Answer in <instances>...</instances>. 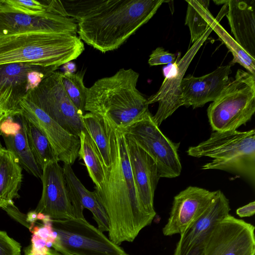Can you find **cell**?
I'll return each instance as SVG.
<instances>
[{
	"label": "cell",
	"instance_id": "d590c367",
	"mask_svg": "<svg viewBox=\"0 0 255 255\" xmlns=\"http://www.w3.org/2000/svg\"><path fill=\"white\" fill-rule=\"evenodd\" d=\"M255 213V201L251 202L244 206L240 207L236 210V214L241 218L251 217L253 216Z\"/></svg>",
	"mask_w": 255,
	"mask_h": 255
},
{
	"label": "cell",
	"instance_id": "e575fe53",
	"mask_svg": "<svg viewBox=\"0 0 255 255\" xmlns=\"http://www.w3.org/2000/svg\"><path fill=\"white\" fill-rule=\"evenodd\" d=\"M4 210L12 218L20 222L28 229L29 228V225L26 222V215L20 212L14 205L9 206Z\"/></svg>",
	"mask_w": 255,
	"mask_h": 255
},
{
	"label": "cell",
	"instance_id": "6da1fadb",
	"mask_svg": "<svg viewBox=\"0 0 255 255\" xmlns=\"http://www.w3.org/2000/svg\"><path fill=\"white\" fill-rule=\"evenodd\" d=\"M164 0H59V14L77 22L79 38L105 53L119 48Z\"/></svg>",
	"mask_w": 255,
	"mask_h": 255
},
{
	"label": "cell",
	"instance_id": "f546056e",
	"mask_svg": "<svg viewBox=\"0 0 255 255\" xmlns=\"http://www.w3.org/2000/svg\"><path fill=\"white\" fill-rule=\"evenodd\" d=\"M0 11L29 15H42L51 11L50 10L49 0H0Z\"/></svg>",
	"mask_w": 255,
	"mask_h": 255
},
{
	"label": "cell",
	"instance_id": "7c38bea8",
	"mask_svg": "<svg viewBox=\"0 0 255 255\" xmlns=\"http://www.w3.org/2000/svg\"><path fill=\"white\" fill-rule=\"evenodd\" d=\"M230 210L229 200L218 190L208 208L180 235L173 255H204L216 225Z\"/></svg>",
	"mask_w": 255,
	"mask_h": 255
},
{
	"label": "cell",
	"instance_id": "d6986e66",
	"mask_svg": "<svg viewBox=\"0 0 255 255\" xmlns=\"http://www.w3.org/2000/svg\"><path fill=\"white\" fill-rule=\"evenodd\" d=\"M0 135L6 149L17 160L22 168L34 176L41 179L42 170L36 162L28 142L26 123L21 115L5 120L0 128Z\"/></svg>",
	"mask_w": 255,
	"mask_h": 255
},
{
	"label": "cell",
	"instance_id": "44dd1931",
	"mask_svg": "<svg viewBox=\"0 0 255 255\" xmlns=\"http://www.w3.org/2000/svg\"><path fill=\"white\" fill-rule=\"evenodd\" d=\"M63 168L67 185L73 199L84 209L86 208L91 211L98 228L101 232H108V218L95 192L87 189L75 175L71 165L64 164Z\"/></svg>",
	"mask_w": 255,
	"mask_h": 255
},
{
	"label": "cell",
	"instance_id": "30bf717a",
	"mask_svg": "<svg viewBox=\"0 0 255 255\" xmlns=\"http://www.w3.org/2000/svg\"><path fill=\"white\" fill-rule=\"evenodd\" d=\"M42 192L34 210L52 220L85 219L82 207L73 198L67 185L63 168L58 161L47 163L41 178Z\"/></svg>",
	"mask_w": 255,
	"mask_h": 255
},
{
	"label": "cell",
	"instance_id": "1f68e13d",
	"mask_svg": "<svg viewBox=\"0 0 255 255\" xmlns=\"http://www.w3.org/2000/svg\"><path fill=\"white\" fill-rule=\"evenodd\" d=\"M19 243L10 237L6 232L0 231V255H21Z\"/></svg>",
	"mask_w": 255,
	"mask_h": 255
},
{
	"label": "cell",
	"instance_id": "2e32d148",
	"mask_svg": "<svg viewBox=\"0 0 255 255\" xmlns=\"http://www.w3.org/2000/svg\"><path fill=\"white\" fill-rule=\"evenodd\" d=\"M77 22L74 19L51 11L42 15L0 11V38L35 32L77 35Z\"/></svg>",
	"mask_w": 255,
	"mask_h": 255
},
{
	"label": "cell",
	"instance_id": "9c48e42d",
	"mask_svg": "<svg viewBox=\"0 0 255 255\" xmlns=\"http://www.w3.org/2000/svg\"><path fill=\"white\" fill-rule=\"evenodd\" d=\"M61 72L47 75L25 97L43 111L69 133L78 136L85 128L80 114L66 93L61 82Z\"/></svg>",
	"mask_w": 255,
	"mask_h": 255
},
{
	"label": "cell",
	"instance_id": "d6a6232c",
	"mask_svg": "<svg viewBox=\"0 0 255 255\" xmlns=\"http://www.w3.org/2000/svg\"><path fill=\"white\" fill-rule=\"evenodd\" d=\"M175 54L169 53L161 47L156 48L149 56L148 63L150 66L174 63L176 61Z\"/></svg>",
	"mask_w": 255,
	"mask_h": 255
},
{
	"label": "cell",
	"instance_id": "cb8c5ba5",
	"mask_svg": "<svg viewBox=\"0 0 255 255\" xmlns=\"http://www.w3.org/2000/svg\"><path fill=\"white\" fill-rule=\"evenodd\" d=\"M56 69L25 63H14L0 65V88L12 87L23 97L28 92L29 74L35 70L51 73Z\"/></svg>",
	"mask_w": 255,
	"mask_h": 255
},
{
	"label": "cell",
	"instance_id": "e0dca14e",
	"mask_svg": "<svg viewBox=\"0 0 255 255\" xmlns=\"http://www.w3.org/2000/svg\"><path fill=\"white\" fill-rule=\"evenodd\" d=\"M123 134L138 198L146 213L154 219L156 215L153 206L154 192L160 178L156 164L132 139Z\"/></svg>",
	"mask_w": 255,
	"mask_h": 255
},
{
	"label": "cell",
	"instance_id": "5b68a950",
	"mask_svg": "<svg viewBox=\"0 0 255 255\" xmlns=\"http://www.w3.org/2000/svg\"><path fill=\"white\" fill-rule=\"evenodd\" d=\"M188 155L212 158L202 169H218L255 180V130L214 131L210 137L187 150Z\"/></svg>",
	"mask_w": 255,
	"mask_h": 255
},
{
	"label": "cell",
	"instance_id": "ffe728a7",
	"mask_svg": "<svg viewBox=\"0 0 255 255\" xmlns=\"http://www.w3.org/2000/svg\"><path fill=\"white\" fill-rule=\"evenodd\" d=\"M227 17L235 40L255 58V0H227Z\"/></svg>",
	"mask_w": 255,
	"mask_h": 255
},
{
	"label": "cell",
	"instance_id": "f1b7e54d",
	"mask_svg": "<svg viewBox=\"0 0 255 255\" xmlns=\"http://www.w3.org/2000/svg\"><path fill=\"white\" fill-rule=\"evenodd\" d=\"M85 72L77 73H61L63 87L68 96L82 115L85 111L87 88L83 82Z\"/></svg>",
	"mask_w": 255,
	"mask_h": 255
},
{
	"label": "cell",
	"instance_id": "603a6c76",
	"mask_svg": "<svg viewBox=\"0 0 255 255\" xmlns=\"http://www.w3.org/2000/svg\"><path fill=\"white\" fill-rule=\"evenodd\" d=\"M82 121L101 154L105 167L111 164V132L112 124L105 117L92 113L83 115Z\"/></svg>",
	"mask_w": 255,
	"mask_h": 255
},
{
	"label": "cell",
	"instance_id": "5bb4252c",
	"mask_svg": "<svg viewBox=\"0 0 255 255\" xmlns=\"http://www.w3.org/2000/svg\"><path fill=\"white\" fill-rule=\"evenodd\" d=\"M22 115L44 134L52 145L59 161L72 165L78 156L79 136L72 134L25 96L19 100Z\"/></svg>",
	"mask_w": 255,
	"mask_h": 255
},
{
	"label": "cell",
	"instance_id": "ab89813d",
	"mask_svg": "<svg viewBox=\"0 0 255 255\" xmlns=\"http://www.w3.org/2000/svg\"><path fill=\"white\" fill-rule=\"evenodd\" d=\"M3 148V147L2 146L1 143H0V154Z\"/></svg>",
	"mask_w": 255,
	"mask_h": 255
},
{
	"label": "cell",
	"instance_id": "ba28073f",
	"mask_svg": "<svg viewBox=\"0 0 255 255\" xmlns=\"http://www.w3.org/2000/svg\"><path fill=\"white\" fill-rule=\"evenodd\" d=\"M117 129L132 139L153 159L160 178L180 175V143L173 142L161 132L149 111L127 127Z\"/></svg>",
	"mask_w": 255,
	"mask_h": 255
},
{
	"label": "cell",
	"instance_id": "836d02e7",
	"mask_svg": "<svg viewBox=\"0 0 255 255\" xmlns=\"http://www.w3.org/2000/svg\"><path fill=\"white\" fill-rule=\"evenodd\" d=\"M31 245L25 250L24 255H46L49 248L46 241L36 233H32Z\"/></svg>",
	"mask_w": 255,
	"mask_h": 255
},
{
	"label": "cell",
	"instance_id": "484cf974",
	"mask_svg": "<svg viewBox=\"0 0 255 255\" xmlns=\"http://www.w3.org/2000/svg\"><path fill=\"white\" fill-rule=\"evenodd\" d=\"M80 146L78 152L87 167L90 177L96 187H100L104 181L105 165L101 154L93 140L84 128L79 135Z\"/></svg>",
	"mask_w": 255,
	"mask_h": 255
},
{
	"label": "cell",
	"instance_id": "3957f363",
	"mask_svg": "<svg viewBox=\"0 0 255 255\" xmlns=\"http://www.w3.org/2000/svg\"><path fill=\"white\" fill-rule=\"evenodd\" d=\"M139 74L122 68L87 88L85 111L105 116L116 128H124L148 111L147 99L136 88Z\"/></svg>",
	"mask_w": 255,
	"mask_h": 255
},
{
	"label": "cell",
	"instance_id": "9a60e30c",
	"mask_svg": "<svg viewBox=\"0 0 255 255\" xmlns=\"http://www.w3.org/2000/svg\"><path fill=\"white\" fill-rule=\"evenodd\" d=\"M217 192L190 186L179 192L174 197L169 217L162 229L163 234L181 235L208 208Z\"/></svg>",
	"mask_w": 255,
	"mask_h": 255
},
{
	"label": "cell",
	"instance_id": "ac0fdd59",
	"mask_svg": "<svg viewBox=\"0 0 255 255\" xmlns=\"http://www.w3.org/2000/svg\"><path fill=\"white\" fill-rule=\"evenodd\" d=\"M232 66L229 64L218 67L201 77L189 75L183 78L181 84L183 106L196 109L217 99L230 81Z\"/></svg>",
	"mask_w": 255,
	"mask_h": 255
},
{
	"label": "cell",
	"instance_id": "277c9868",
	"mask_svg": "<svg viewBox=\"0 0 255 255\" xmlns=\"http://www.w3.org/2000/svg\"><path fill=\"white\" fill-rule=\"evenodd\" d=\"M85 49L77 35L29 32L0 38V65L25 63L56 69Z\"/></svg>",
	"mask_w": 255,
	"mask_h": 255
},
{
	"label": "cell",
	"instance_id": "8992f818",
	"mask_svg": "<svg viewBox=\"0 0 255 255\" xmlns=\"http://www.w3.org/2000/svg\"><path fill=\"white\" fill-rule=\"evenodd\" d=\"M255 112V75L238 69L220 96L207 109L209 122L216 131L235 130Z\"/></svg>",
	"mask_w": 255,
	"mask_h": 255
},
{
	"label": "cell",
	"instance_id": "83f0119b",
	"mask_svg": "<svg viewBox=\"0 0 255 255\" xmlns=\"http://www.w3.org/2000/svg\"><path fill=\"white\" fill-rule=\"evenodd\" d=\"M211 26L233 56V59L230 64L233 65L235 63H239L248 72L255 75V58L244 50L215 18Z\"/></svg>",
	"mask_w": 255,
	"mask_h": 255
},
{
	"label": "cell",
	"instance_id": "4dcf8cb0",
	"mask_svg": "<svg viewBox=\"0 0 255 255\" xmlns=\"http://www.w3.org/2000/svg\"><path fill=\"white\" fill-rule=\"evenodd\" d=\"M21 98L11 87L0 88V135L1 126L5 120L22 114L19 104Z\"/></svg>",
	"mask_w": 255,
	"mask_h": 255
},
{
	"label": "cell",
	"instance_id": "7402d4cb",
	"mask_svg": "<svg viewBox=\"0 0 255 255\" xmlns=\"http://www.w3.org/2000/svg\"><path fill=\"white\" fill-rule=\"evenodd\" d=\"M22 180V167L3 148L0 154V208L4 210L14 205L13 200L20 197L18 191Z\"/></svg>",
	"mask_w": 255,
	"mask_h": 255
},
{
	"label": "cell",
	"instance_id": "74e56055",
	"mask_svg": "<svg viewBox=\"0 0 255 255\" xmlns=\"http://www.w3.org/2000/svg\"><path fill=\"white\" fill-rule=\"evenodd\" d=\"M63 65L65 72L74 74L76 71L75 64L71 61L68 62Z\"/></svg>",
	"mask_w": 255,
	"mask_h": 255
},
{
	"label": "cell",
	"instance_id": "7a4b0ae2",
	"mask_svg": "<svg viewBox=\"0 0 255 255\" xmlns=\"http://www.w3.org/2000/svg\"><path fill=\"white\" fill-rule=\"evenodd\" d=\"M111 164L105 167L100 187H95L98 200L109 223V239L120 246L132 242L153 218L143 209L134 183L123 133L113 125L111 132Z\"/></svg>",
	"mask_w": 255,
	"mask_h": 255
},
{
	"label": "cell",
	"instance_id": "4fadbf2b",
	"mask_svg": "<svg viewBox=\"0 0 255 255\" xmlns=\"http://www.w3.org/2000/svg\"><path fill=\"white\" fill-rule=\"evenodd\" d=\"M255 229L229 214L216 225L204 255H255Z\"/></svg>",
	"mask_w": 255,
	"mask_h": 255
},
{
	"label": "cell",
	"instance_id": "8fae6325",
	"mask_svg": "<svg viewBox=\"0 0 255 255\" xmlns=\"http://www.w3.org/2000/svg\"><path fill=\"white\" fill-rule=\"evenodd\" d=\"M213 31L210 26L204 34L187 51L178 62L163 68L164 79L158 91L147 99L148 105L158 103L155 114L152 116L159 127L162 122L183 106L181 84L190 64Z\"/></svg>",
	"mask_w": 255,
	"mask_h": 255
},
{
	"label": "cell",
	"instance_id": "d4e9b609",
	"mask_svg": "<svg viewBox=\"0 0 255 255\" xmlns=\"http://www.w3.org/2000/svg\"><path fill=\"white\" fill-rule=\"evenodd\" d=\"M185 25L189 29L190 42H196L211 26L215 20L209 10V0H187Z\"/></svg>",
	"mask_w": 255,
	"mask_h": 255
},
{
	"label": "cell",
	"instance_id": "f35d334b",
	"mask_svg": "<svg viewBox=\"0 0 255 255\" xmlns=\"http://www.w3.org/2000/svg\"><path fill=\"white\" fill-rule=\"evenodd\" d=\"M46 255H63L59 252L56 251L54 249H51L49 248L47 253Z\"/></svg>",
	"mask_w": 255,
	"mask_h": 255
},
{
	"label": "cell",
	"instance_id": "8d00e7d4",
	"mask_svg": "<svg viewBox=\"0 0 255 255\" xmlns=\"http://www.w3.org/2000/svg\"><path fill=\"white\" fill-rule=\"evenodd\" d=\"M38 214L35 211L29 212L26 215V222L29 225L30 231L34 227L36 221L38 220Z\"/></svg>",
	"mask_w": 255,
	"mask_h": 255
},
{
	"label": "cell",
	"instance_id": "52a82bcc",
	"mask_svg": "<svg viewBox=\"0 0 255 255\" xmlns=\"http://www.w3.org/2000/svg\"><path fill=\"white\" fill-rule=\"evenodd\" d=\"M51 246L63 255H129L86 219L52 220Z\"/></svg>",
	"mask_w": 255,
	"mask_h": 255
},
{
	"label": "cell",
	"instance_id": "4316f807",
	"mask_svg": "<svg viewBox=\"0 0 255 255\" xmlns=\"http://www.w3.org/2000/svg\"><path fill=\"white\" fill-rule=\"evenodd\" d=\"M25 120L29 146L36 162L41 169L42 170L44 166L50 162L59 161L52 145L44 134L34 124L25 118Z\"/></svg>",
	"mask_w": 255,
	"mask_h": 255
}]
</instances>
